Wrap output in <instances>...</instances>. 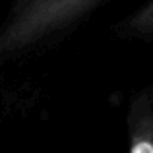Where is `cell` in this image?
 Instances as JSON below:
<instances>
[{"label":"cell","instance_id":"1","mask_svg":"<svg viewBox=\"0 0 153 153\" xmlns=\"http://www.w3.org/2000/svg\"><path fill=\"white\" fill-rule=\"evenodd\" d=\"M132 153H153V146L147 142H140L134 146V149H132Z\"/></svg>","mask_w":153,"mask_h":153}]
</instances>
